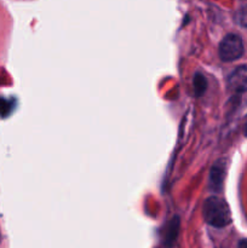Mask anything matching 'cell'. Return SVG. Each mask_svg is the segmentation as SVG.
I'll use <instances>...</instances> for the list:
<instances>
[{"mask_svg": "<svg viewBox=\"0 0 247 248\" xmlns=\"http://www.w3.org/2000/svg\"><path fill=\"white\" fill-rule=\"evenodd\" d=\"M234 18L235 22H236L240 27L247 28V5H244V6L240 7V9L237 10Z\"/></svg>", "mask_w": 247, "mask_h": 248, "instance_id": "7", "label": "cell"}, {"mask_svg": "<svg viewBox=\"0 0 247 248\" xmlns=\"http://www.w3.org/2000/svg\"><path fill=\"white\" fill-rule=\"evenodd\" d=\"M11 111V104L6 99L0 98V116H7Z\"/></svg>", "mask_w": 247, "mask_h": 248, "instance_id": "8", "label": "cell"}, {"mask_svg": "<svg viewBox=\"0 0 247 248\" xmlns=\"http://www.w3.org/2000/svg\"><path fill=\"white\" fill-rule=\"evenodd\" d=\"M228 89L234 93H241L247 91V67L236 68L228 79Z\"/></svg>", "mask_w": 247, "mask_h": 248, "instance_id": "4", "label": "cell"}, {"mask_svg": "<svg viewBox=\"0 0 247 248\" xmlns=\"http://www.w3.org/2000/svg\"><path fill=\"white\" fill-rule=\"evenodd\" d=\"M205 222L213 228H225L232 223V212L225 200L219 196H210L205 200L202 207Z\"/></svg>", "mask_w": 247, "mask_h": 248, "instance_id": "1", "label": "cell"}, {"mask_svg": "<svg viewBox=\"0 0 247 248\" xmlns=\"http://www.w3.org/2000/svg\"><path fill=\"white\" fill-rule=\"evenodd\" d=\"M244 133H245V136H246V137H247V123H246V125H245V128H244Z\"/></svg>", "mask_w": 247, "mask_h": 248, "instance_id": "10", "label": "cell"}, {"mask_svg": "<svg viewBox=\"0 0 247 248\" xmlns=\"http://www.w3.org/2000/svg\"><path fill=\"white\" fill-rule=\"evenodd\" d=\"M237 247H239V248H247V239L241 240V241L239 242V245H237Z\"/></svg>", "mask_w": 247, "mask_h": 248, "instance_id": "9", "label": "cell"}, {"mask_svg": "<svg viewBox=\"0 0 247 248\" xmlns=\"http://www.w3.org/2000/svg\"><path fill=\"white\" fill-rule=\"evenodd\" d=\"M219 57L223 62L239 60L244 53V43L237 34H228L219 44Z\"/></svg>", "mask_w": 247, "mask_h": 248, "instance_id": "2", "label": "cell"}, {"mask_svg": "<svg viewBox=\"0 0 247 248\" xmlns=\"http://www.w3.org/2000/svg\"><path fill=\"white\" fill-rule=\"evenodd\" d=\"M179 229H181V222L179 218L173 217L170 220L169 225H167L166 230H165V236H164V245L166 248L173 247L174 242H176L177 237H178Z\"/></svg>", "mask_w": 247, "mask_h": 248, "instance_id": "5", "label": "cell"}, {"mask_svg": "<svg viewBox=\"0 0 247 248\" xmlns=\"http://www.w3.org/2000/svg\"><path fill=\"white\" fill-rule=\"evenodd\" d=\"M227 160L218 159L210 170V189L213 193H219L227 176Z\"/></svg>", "mask_w": 247, "mask_h": 248, "instance_id": "3", "label": "cell"}, {"mask_svg": "<svg viewBox=\"0 0 247 248\" xmlns=\"http://www.w3.org/2000/svg\"><path fill=\"white\" fill-rule=\"evenodd\" d=\"M207 79L201 73H196L195 77L193 79V86H194V93L196 97L202 96L207 90Z\"/></svg>", "mask_w": 247, "mask_h": 248, "instance_id": "6", "label": "cell"}]
</instances>
